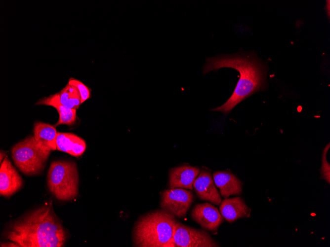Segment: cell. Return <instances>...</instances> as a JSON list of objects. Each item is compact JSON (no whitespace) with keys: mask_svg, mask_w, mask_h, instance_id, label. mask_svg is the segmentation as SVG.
I'll use <instances>...</instances> for the list:
<instances>
[{"mask_svg":"<svg viewBox=\"0 0 330 247\" xmlns=\"http://www.w3.org/2000/svg\"><path fill=\"white\" fill-rule=\"evenodd\" d=\"M23 180L7 157L5 156L0 168V194L8 197L20 189Z\"/></svg>","mask_w":330,"mask_h":247,"instance_id":"9","label":"cell"},{"mask_svg":"<svg viewBox=\"0 0 330 247\" xmlns=\"http://www.w3.org/2000/svg\"><path fill=\"white\" fill-rule=\"evenodd\" d=\"M68 83L75 86L78 89L81 95L82 104L90 98V89L81 81L71 78L69 79Z\"/></svg>","mask_w":330,"mask_h":247,"instance_id":"18","label":"cell"},{"mask_svg":"<svg viewBox=\"0 0 330 247\" xmlns=\"http://www.w3.org/2000/svg\"><path fill=\"white\" fill-rule=\"evenodd\" d=\"M175 216L162 209L149 212L136 222L133 230L134 246L174 247Z\"/></svg>","mask_w":330,"mask_h":247,"instance_id":"3","label":"cell"},{"mask_svg":"<svg viewBox=\"0 0 330 247\" xmlns=\"http://www.w3.org/2000/svg\"><path fill=\"white\" fill-rule=\"evenodd\" d=\"M47 179L49 191L57 199L69 201L77 196L79 175L75 162L65 160L52 162Z\"/></svg>","mask_w":330,"mask_h":247,"instance_id":"4","label":"cell"},{"mask_svg":"<svg viewBox=\"0 0 330 247\" xmlns=\"http://www.w3.org/2000/svg\"><path fill=\"white\" fill-rule=\"evenodd\" d=\"M194 199L191 191L181 188H169L162 193L160 206L174 216L183 218L194 202Z\"/></svg>","mask_w":330,"mask_h":247,"instance_id":"7","label":"cell"},{"mask_svg":"<svg viewBox=\"0 0 330 247\" xmlns=\"http://www.w3.org/2000/svg\"><path fill=\"white\" fill-rule=\"evenodd\" d=\"M213 177L214 182L223 198H227L231 195L242 193V182L230 172H216L213 174Z\"/></svg>","mask_w":330,"mask_h":247,"instance_id":"13","label":"cell"},{"mask_svg":"<svg viewBox=\"0 0 330 247\" xmlns=\"http://www.w3.org/2000/svg\"><path fill=\"white\" fill-rule=\"evenodd\" d=\"M173 238L174 247H219L206 232L184 225L177 220Z\"/></svg>","mask_w":330,"mask_h":247,"instance_id":"6","label":"cell"},{"mask_svg":"<svg viewBox=\"0 0 330 247\" xmlns=\"http://www.w3.org/2000/svg\"><path fill=\"white\" fill-rule=\"evenodd\" d=\"M219 210L223 217L229 222L240 218L248 217L251 212L240 197L224 199L220 203Z\"/></svg>","mask_w":330,"mask_h":247,"instance_id":"12","label":"cell"},{"mask_svg":"<svg viewBox=\"0 0 330 247\" xmlns=\"http://www.w3.org/2000/svg\"><path fill=\"white\" fill-rule=\"evenodd\" d=\"M223 68L235 69L240 75L231 97L222 106L211 109L227 114L241 102L264 89L266 67L255 53L243 52L206 58L203 72Z\"/></svg>","mask_w":330,"mask_h":247,"instance_id":"1","label":"cell"},{"mask_svg":"<svg viewBox=\"0 0 330 247\" xmlns=\"http://www.w3.org/2000/svg\"><path fill=\"white\" fill-rule=\"evenodd\" d=\"M200 171L197 167L186 165L172 168L169 174V188H181L192 190Z\"/></svg>","mask_w":330,"mask_h":247,"instance_id":"11","label":"cell"},{"mask_svg":"<svg viewBox=\"0 0 330 247\" xmlns=\"http://www.w3.org/2000/svg\"><path fill=\"white\" fill-rule=\"evenodd\" d=\"M3 237L21 247H61L67 234L52 207L46 205L12 222Z\"/></svg>","mask_w":330,"mask_h":247,"instance_id":"2","label":"cell"},{"mask_svg":"<svg viewBox=\"0 0 330 247\" xmlns=\"http://www.w3.org/2000/svg\"><path fill=\"white\" fill-rule=\"evenodd\" d=\"M56 145L57 150L75 157L82 155L86 148L85 142L82 139L70 133L58 132Z\"/></svg>","mask_w":330,"mask_h":247,"instance_id":"15","label":"cell"},{"mask_svg":"<svg viewBox=\"0 0 330 247\" xmlns=\"http://www.w3.org/2000/svg\"><path fill=\"white\" fill-rule=\"evenodd\" d=\"M0 247H20L17 244H16L15 242H13L12 241L8 242H6V243H3L2 244H1Z\"/></svg>","mask_w":330,"mask_h":247,"instance_id":"20","label":"cell"},{"mask_svg":"<svg viewBox=\"0 0 330 247\" xmlns=\"http://www.w3.org/2000/svg\"><path fill=\"white\" fill-rule=\"evenodd\" d=\"M329 148L330 143H329L323 150L321 169L322 176L328 183L330 182V165L327 161V155Z\"/></svg>","mask_w":330,"mask_h":247,"instance_id":"19","label":"cell"},{"mask_svg":"<svg viewBox=\"0 0 330 247\" xmlns=\"http://www.w3.org/2000/svg\"><path fill=\"white\" fill-rule=\"evenodd\" d=\"M5 156V154L2 150L0 151V163L2 162V157L4 158Z\"/></svg>","mask_w":330,"mask_h":247,"instance_id":"21","label":"cell"},{"mask_svg":"<svg viewBox=\"0 0 330 247\" xmlns=\"http://www.w3.org/2000/svg\"><path fill=\"white\" fill-rule=\"evenodd\" d=\"M11 153L15 165L22 173L34 176L43 171L51 152L41 148L34 136L29 135L16 143Z\"/></svg>","mask_w":330,"mask_h":247,"instance_id":"5","label":"cell"},{"mask_svg":"<svg viewBox=\"0 0 330 247\" xmlns=\"http://www.w3.org/2000/svg\"><path fill=\"white\" fill-rule=\"evenodd\" d=\"M34 137L38 144L46 152L57 149L56 140L57 132L54 126L41 122H35Z\"/></svg>","mask_w":330,"mask_h":247,"instance_id":"14","label":"cell"},{"mask_svg":"<svg viewBox=\"0 0 330 247\" xmlns=\"http://www.w3.org/2000/svg\"><path fill=\"white\" fill-rule=\"evenodd\" d=\"M193 187L201 200L208 201L216 205L220 204L221 197L209 171L205 170L200 171L193 183Z\"/></svg>","mask_w":330,"mask_h":247,"instance_id":"10","label":"cell"},{"mask_svg":"<svg viewBox=\"0 0 330 247\" xmlns=\"http://www.w3.org/2000/svg\"><path fill=\"white\" fill-rule=\"evenodd\" d=\"M193 219L205 230H217L223 218L217 209L208 203L196 205L191 211Z\"/></svg>","mask_w":330,"mask_h":247,"instance_id":"8","label":"cell"},{"mask_svg":"<svg viewBox=\"0 0 330 247\" xmlns=\"http://www.w3.org/2000/svg\"><path fill=\"white\" fill-rule=\"evenodd\" d=\"M35 105L51 106L56 109L59 117L58 122L54 125L55 127L61 124L71 125L77 119L76 109L68 108L62 105L57 93L39 100Z\"/></svg>","mask_w":330,"mask_h":247,"instance_id":"16","label":"cell"},{"mask_svg":"<svg viewBox=\"0 0 330 247\" xmlns=\"http://www.w3.org/2000/svg\"><path fill=\"white\" fill-rule=\"evenodd\" d=\"M57 93L60 103L67 108L77 110L82 104L81 95L78 89L68 83Z\"/></svg>","mask_w":330,"mask_h":247,"instance_id":"17","label":"cell"}]
</instances>
